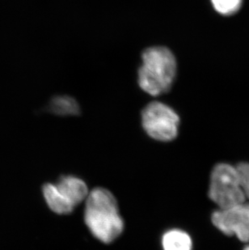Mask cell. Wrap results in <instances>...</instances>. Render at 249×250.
<instances>
[{
    "instance_id": "cell-1",
    "label": "cell",
    "mask_w": 249,
    "mask_h": 250,
    "mask_svg": "<svg viewBox=\"0 0 249 250\" xmlns=\"http://www.w3.org/2000/svg\"><path fill=\"white\" fill-rule=\"evenodd\" d=\"M84 222L92 236L104 244L112 243L124 231L118 201L108 189L97 187L86 198Z\"/></svg>"
},
{
    "instance_id": "cell-2",
    "label": "cell",
    "mask_w": 249,
    "mask_h": 250,
    "mask_svg": "<svg viewBox=\"0 0 249 250\" xmlns=\"http://www.w3.org/2000/svg\"><path fill=\"white\" fill-rule=\"evenodd\" d=\"M139 70V84L151 96L168 92L174 82L176 60L168 48L153 46L144 50Z\"/></svg>"
},
{
    "instance_id": "cell-3",
    "label": "cell",
    "mask_w": 249,
    "mask_h": 250,
    "mask_svg": "<svg viewBox=\"0 0 249 250\" xmlns=\"http://www.w3.org/2000/svg\"><path fill=\"white\" fill-rule=\"evenodd\" d=\"M209 197L219 209H226L245 203L246 198L240 187L235 166L219 163L210 175Z\"/></svg>"
},
{
    "instance_id": "cell-4",
    "label": "cell",
    "mask_w": 249,
    "mask_h": 250,
    "mask_svg": "<svg viewBox=\"0 0 249 250\" xmlns=\"http://www.w3.org/2000/svg\"><path fill=\"white\" fill-rule=\"evenodd\" d=\"M180 118L167 104L153 102L142 112V125L146 134L155 140L172 141L178 135Z\"/></svg>"
},
{
    "instance_id": "cell-5",
    "label": "cell",
    "mask_w": 249,
    "mask_h": 250,
    "mask_svg": "<svg viewBox=\"0 0 249 250\" xmlns=\"http://www.w3.org/2000/svg\"><path fill=\"white\" fill-rule=\"evenodd\" d=\"M211 221L217 229L227 236H235L242 242H249V203L214 210Z\"/></svg>"
},
{
    "instance_id": "cell-6",
    "label": "cell",
    "mask_w": 249,
    "mask_h": 250,
    "mask_svg": "<svg viewBox=\"0 0 249 250\" xmlns=\"http://www.w3.org/2000/svg\"><path fill=\"white\" fill-rule=\"evenodd\" d=\"M55 185L75 208L86 200L89 193L86 183L79 177L71 175L62 177Z\"/></svg>"
},
{
    "instance_id": "cell-7",
    "label": "cell",
    "mask_w": 249,
    "mask_h": 250,
    "mask_svg": "<svg viewBox=\"0 0 249 250\" xmlns=\"http://www.w3.org/2000/svg\"><path fill=\"white\" fill-rule=\"evenodd\" d=\"M42 193L48 207L58 215H69L73 212L75 206L62 194L56 185L46 183L42 187Z\"/></svg>"
},
{
    "instance_id": "cell-8",
    "label": "cell",
    "mask_w": 249,
    "mask_h": 250,
    "mask_svg": "<svg viewBox=\"0 0 249 250\" xmlns=\"http://www.w3.org/2000/svg\"><path fill=\"white\" fill-rule=\"evenodd\" d=\"M164 250H193V241L186 231L181 229H171L162 236Z\"/></svg>"
},
{
    "instance_id": "cell-9",
    "label": "cell",
    "mask_w": 249,
    "mask_h": 250,
    "mask_svg": "<svg viewBox=\"0 0 249 250\" xmlns=\"http://www.w3.org/2000/svg\"><path fill=\"white\" fill-rule=\"evenodd\" d=\"M49 109L57 115L72 116L80 113V106L77 102L68 96L54 97L50 102Z\"/></svg>"
},
{
    "instance_id": "cell-10",
    "label": "cell",
    "mask_w": 249,
    "mask_h": 250,
    "mask_svg": "<svg viewBox=\"0 0 249 250\" xmlns=\"http://www.w3.org/2000/svg\"><path fill=\"white\" fill-rule=\"evenodd\" d=\"M214 9L220 14L230 16L238 12L242 4V0H211Z\"/></svg>"
},
{
    "instance_id": "cell-11",
    "label": "cell",
    "mask_w": 249,
    "mask_h": 250,
    "mask_svg": "<svg viewBox=\"0 0 249 250\" xmlns=\"http://www.w3.org/2000/svg\"><path fill=\"white\" fill-rule=\"evenodd\" d=\"M235 167L240 187L245 194V198L249 199V163L242 162L238 164Z\"/></svg>"
},
{
    "instance_id": "cell-12",
    "label": "cell",
    "mask_w": 249,
    "mask_h": 250,
    "mask_svg": "<svg viewBox=\"0 0 249 250\" xmlns=\"http://www.w3.org/2000/svg\"><path fill=\"white\" fill-rule=\"evenodd\" d=\"M243 250H249V246H245V249Z\"/></svg>"
}]
</instances>
